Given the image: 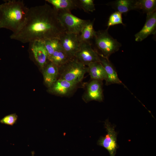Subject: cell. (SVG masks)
I'll use <instances>...</instances> for the list:
<instances>
[{"mask_svg": "<svg viewBox=\"0 0 156 156\" xmlns=\"http://www.w3.org/2000/svg\"><path fill=\"white\" fill-rule=\"evenodd\" d=\"M18 118L17 115L15 113L7 115L0 120L2 124L12 126L16 123Z\"/></svg>", "mask_w": 156, "mask_h": 156, "instance_id": "24", "label": "cell"}, {"mask_svg": "<svg viewBox=\"0 0 156 156\" xmlns=\"http://www.w3.org/2000/svg\"><path fill=\"white\" fill-rule=\"evenodd\" d=\"M43 69L44 82L48 87H50L57 79L59 75V68L49 61Z\"/></svg>", "mask_w": 156, "mask_h": 156, "instance_id": "14", "label": "cell"}, {"mask_svg": "<svg viewBox=\"0 0 156 156\" xmlns=\"http://www.w3.org/2000/svg\"><path fill=\"white\" fill-rule=\"evenodd\" d=\"M77 1L78 8L82 9L85 12H93L95 10L94 0H79Z\"/></svg>", "mask_w": 156, "mask_h": 156, "instance_id": "22", "label": "cell"}, {"mask_svg": "<svg viewBox=\"0 0 156 156\" xmlns=\"http://www.w3.org/2000/svg\"><path fill=\"white\" fill-rule=\"evenodd\" d=\"M59 40L64 51L70 57H74L80 45L79 34L65 32L60 37Z\"/></svg>", "mask_w": 156, "mask_h": 156, "instance_id": "9", "label": "cell"}, {"mask_svg": "<svg viewBox=\"0 0 156 156\" xmlns=\"http://www.w3.org/2000/svg\"><path fill=\"white\" fill-rule=\"evenodd\" d=\"M74 57L86 66L91 63L100 61L99 53L92 48V43L90 42L80 43Z\"/></svg>", "mask_w": 156, "mask_h": 156, "instance_id": "7", "label": "cell"}, {"mask_svg": "<svg viewBox=\"0 0 156 156\" xmlns=\"http://www.w3.org/2000/svg\"><path fill=\"white\" fill-rule=\"evenodd\" d=\"M93 40L97 49L101 53L99 54L108 58L118 51L121 46L120 43L110 35L107 29L96 31Z\"/></svg>", "mask_w": 156, "mask_h": 156, "instance_id": "4", "label": "cell"}, {"mask_svg": "<svg viewBox=\"0 0 156 156\" xmlns=\"http://www.w3.org/2000/svg\"><path fill=\"white\" fill-rule=\"evenodd\" d=\"M43 42L49 57L55 51L62 49L59 39H49Z\"/></svg>", "mask_w": 156, "mask_h": 156, "instance_id": "21", "label": "cell"}, {"mask_svg": "<svg viewBox=\"0 0 156 156\" xmlns=\"http://www.w3.org/2000/svg\"><path fill=\"white\" fill-rule=\"evenodd\" d=\"M57 11L58 20L66 33L79 34L88 21L79 18L70 12Z\"/></svg>", "mask_w": 156, "mask_h": 156, "instance_id": "5", "label": "cell"}, {"mask_svg": "<svg viewBox=\"0 0 156 156\" xmlns=\"http://www.w3.org/2000/svg\"><path fill=\"white\" fill-rule=\"evenodd\" d=\"M78 84L59 78L50 87V91L60 96H66L70 94Z\"/></svg>", "mask_w": 156, "mask_h": 156, "instance_id": "12", "label": "cell"}, {"mask_svg": "<svg viewBox=\"0 0 156 156\" xmlns=\"http://www.w3.org/2000/svg\"><path fill=\"white\" fill-rule=\"evenodd\" d=\"M88 72L92 79L106 80L107 76L105 69L100 62L91 63L88 66Z\"/></svg>", "mask_w": 156, "mask_h": 156, "instance_id": "16", "label": "cell"}, {"mask_svg": "<svg viewBox=\"0 0 156 156\" xmlns=\"http://www.w3.org/2000/svg\"><path fill=\"white\" fill-rule=\"evenodd\" d=\"M105 127L107 132L105 135L101 136L97 142V144L106 149L110 156H115L118 148L117 143V133L114 127L110 124L107 120H106Z\"/></svg>", "mask_w": 156, "mask_h": 156, "instance_id": "6", "label": "cell"}, {"mask_svg": "<svg viewBox=\"0 0 156 156\" xmlns=\"http://www.w3.org/2000/svg\"><path fill=\"white\" fill-rule=\"evenodd\" d=\"M29 50L38 65L43 69L49 62V55L43 41L35 40L29 43Z\"/></svg>", "mask_w": 156, "mask_h": 156, "instance_id": "8", "label": "cell"}, {"mask_svg": "<svg viewBox=\"0 0 156 156\" xmlns=\"http://www.w3.org/2000/svg\"><path fill=\"white\" fill-rule=\"evenodd\" d=\"M51 4L56 11H64L70 12L78 8L77 0H46Z\"/></svg>", "mask_w": 156, "mask_h": 156, "instance_id": "15", "label": "cell"}, {"mask_svg": "<svg viewBox=\"0 0 156 156\" xmlns=\"http://www.w3.org/2000/svg\"><path fill=\"white\" fill-rule=\"evenodd\" d=\"M32 156H34V151L31 152Z\"/></svg>", "mask_w": 156, "mask_h": 156, "instance_id": "25", "label": "cell"}, {"mask_svg": "<svg viewBox=\"0 0 156 156\" xmlns=\"http://www.w3.org/2000/svg\"><path fill=\"white\" fill-rule=\"evenodd\" d=\"M135 0H117L111 3V5L116 11L122 14L135 10Z\"/></svg>", "mask_w": 156, "mask_h": 156, "instance_id": "18", "label": "cell"}, {"mask_svg": "<svg viewBox=\"0 0 156 156\" xmlns=\"http://www.w3.org/2000/svg\"><path fill=\"white\" fill-rule=\"evenodd\" d=\"M65 33L58 18L57 12L45 3L29 8L23 26L18 32L12 33L10 38L26 43L35 40L59 39Z\"/></svg>", "mask_w": 156, "mask_h": 156, "instance_id": "1", "label": "cell"}, {"mask_svg": "<svg viewBox=\"0 0 156 156\" xmlns=\"http://www.w3.org/2000/svg\"><path fill=\"white\" fill-rule=\"evenodd\" d=\"M23 0H8L0 5V28L15 33L21 28L29 10Z\"/></svg>", "mask_w": 156, "mask_h": 156, "instance_id": "2", "label": "cell"}, {"mask_svg": "<svg viewBox=\"0 0 156 156\" xmlns=\"http://www.w3.org/2000/svg\"><path fill=\"white\" fill-rule=\"evenodd\" d=\"M82 98L86 103L93 100L102 101L103 99L102 81L92 79L87 84Z\"/></svg>", "mask_w": 156, "mask_h": 156, "instance_id": "10", "label": "cell"}, {"mask_svg": "<svg viewBox=\"0 0 156 156\" xmlns=\"http://www.w3.org/2000/svg\"><path fill=\"white\" fill-rule=\"evenodd\" d=\"M135 10H142L146 15H150L156 12V0H135Z\"/></svg>", "mask_w": 156, "mask_h": 156, "instance_id": "20", "label": "cell"}, {"mask_svg": "<svg viewBox=\"0 0 156 156\" xmlns=\"http://www.w3.org/2000/svg\"><path fill=\"white\" fill-rule=\"evenodd\" d=\"M94 19L91 21L88 20L80 34H79V39L80 43H91L95 35L96 31L94 28Z\"/></svg>", "mask_w": 156, "mask_h": 156, "instance_id": "17", "label": "cell"}, {"mask_svg": "<svg viewBox=\"0 0 156 156\" xmlns=\"http://www.w3.org/2000/svg\"><path fill=\"white\" fill-rule=\"evenodd\" d=\"M59 78L78 84L82 80L88 68L75 57L59 69Z\"/></svg>", "mask_w": 156, "mask_h": 156, "instance_id": "3", "label": "cell"}, {"mask_svg": "<svg viewBox=\"0 0 156 156\" xmlns=\"http://www.w3.org/2000/svg\"><path fill=\"white\" fill-rule=\"evenodd\" d=\"M71 58L62 49H61L55 51L49 56L48 60L49 62L56 66L59 69Z\"/></svg>", "mask_w": 156, "mask_h": 156, "instance_id": "19", "label": "cell"}, {"mask_svg": "<svg viewBox=\"0 0 156 156\" xmlns=\"http://www.w3.org/2000/svg\"><path fill=\"white\" fill-rule=\"evenodd\" d=\"M100 62L103 66L106 74L105 85H109L112 84H122L125 85L119 78L117 73L109 58L99 55Z\"/></svg>", "mask_w": 156, "mask_h": 156, "instance_id": "13", "label": "cell"}, {"mask_svg": "<svg viewBox=\"0 0 156 156\" xmlns=\"http://www.w3.org/2000/svg\"><path fill=\"white\" fill-rule=\"evenodd\" d=\"M156 28V12L146 15L145 23L142 29L135 35V41L140 42L150 35L155 34Z\"/></svg>", "mask_w": 156, "mask_h": 156, "instance_id": "11", "label": "cell"}, {"mask_svg": "<svg viewBox=\"0 0 156 156\" xmlns=\"http://www.w3.org/2000/svg\"><path fill=\"white\" fill-rule=\"evenodd\" d=\"M124 25L122 22V14L116 11L112 13L109 16L107 24V29L111 26L118 25Z\"/></svg>", "mask_w": 156, "mask_h": 156, "instance_id": "23", "label": "cell"}]
</instances>
